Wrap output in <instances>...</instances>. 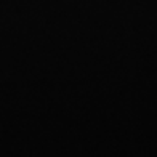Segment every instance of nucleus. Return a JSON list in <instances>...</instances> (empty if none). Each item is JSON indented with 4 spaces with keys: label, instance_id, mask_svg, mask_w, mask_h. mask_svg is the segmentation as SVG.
I'll return each instance as SVG.
<instances>
[]
</instances>
